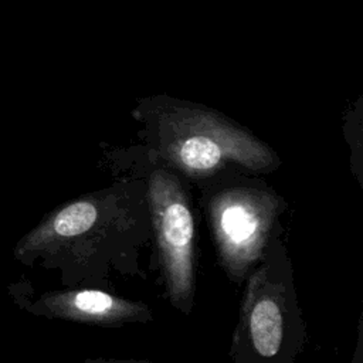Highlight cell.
<instances>
[{
	"label": "cell",
	"instance_id": "6da1fadb",
	"mask_svg": "<svg viewBox=\"0 0 363 363\" xmlns=\"http://www.w3.org/2000/svg\"><path fill=\"white\" fill-rule=\"evenodd\" d=\"M251 336L257 352L262 356H274L282 340V316L277 303L262 299L255 305L250 319Z\"/></svg>",
	"mask_w": 363,
	"mask_h": 363
},
{
	"label": "cell",
	"instance_id": "7a4b0ae2",
	"mask_svg": "<svg viewBox=\"0 0 363 363\" xmlns=\"http://www.w3.org/2000/svg\"><path fill=\"white\" fill-rule=\"evenodd\" d=\"M163 237L176 252L189 251L193 235V221L189 208L183 203L170 204L162 217Z\"/></svg>",
	"mask_w": 363,
	"mask_h": 363
},
{
	"label": "cell",
	"instance_id": "3957f363",
	"mask_svg": "<svg viewBox=\"0 0 363 363\" xmlns=\"http://www.w3.org/2000/svg\"><path fill=\"white\" fill-rule=\"evenodd\" d=\"M95 220V207L91 203L79 201L62 208L54 218L52 228L61 237H72L89 230Z\"/></svg>",
	"mask_w": 363,
	"mask_h": 363
},
{
	"label": "cell",
	"instance_id": "277c9868",
	"mask_svg": "<svg viewBox=\"0 0 363 363\" xmlns=\"http://www.w3.org/2000/svg\"><path fill=\"white\" fill-rule=\"evenodd\" d=\"M221 150L217 143L208 138L193 136L183 142L180 147V159L184 164L196 170H207L217 164Z\"/></svg>",
	"mask_w": 363,
	"mask_h": 363
},
{
	"label": "cell",
	"instance_id": "5b68a950",
	"mask_svg": "<svg viewBox=\"0 0 363 363\" xmlns=\"http://www.w3.org/2000/svg\"><path fill=\"white\" fill-rule=\"evenodd\" d=\"M221 224L227 235L235 242L245 241L255 230L254 218L240 206L228 207L223 214Z\"/></svg>",
	"mask_w": 363,
	"mask_h": 363
},
{
	"label": "cell",
	"instance_id": "8992f818",
	"mask_svg": "<svg viewBox=\"0 0 363 363\" xmlns=\"http://www.w3.org/2000/svg\"><path fill=\"white\" fill-rule=\"evenodd\" d=\"M74 303L79 311H84L86 313H101L106 309H109L113 303L112 298L99 291H82L75 295Z\"/></svg>",
	"mask_w": 363,
	"mask_h": 363
}]
</instances>
